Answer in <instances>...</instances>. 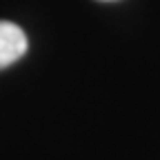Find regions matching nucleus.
<instances>
[{
	"instance_id": "1",
	"label": "nucleus",
	"mask_w": 160,
	"mask_h": 160,
	"mask_svg": "<svg viewBox=\"0 0 160 160\" xmlns=\"http://www.w3.org/2000/svg\"><path fill=\"white\" fill-rule=\"evenodd\" d=\"M27 51V36L16 22L0 20V69L13 65Z\"/></svg>"
}]
</instances>
